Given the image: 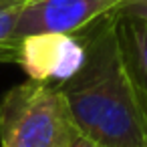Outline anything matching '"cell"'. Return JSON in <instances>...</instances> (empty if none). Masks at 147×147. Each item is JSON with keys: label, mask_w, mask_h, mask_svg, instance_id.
Returning <instances> with one entry per match:
<instances>
[{"label": "cell", "mask_w": 147, "mask_h": 147, "mask_svg": "<svg viewBox=\"0 0 147 147\" xmlns=\"http://www.w3.org/2000/svg\"><path fill=\"white\" fill-rule=\"evenodd\" d=\"M81 34L87 59L75 77L59 85L79 135L101 147H145L147 113L123 61L115 14Z\"/></svg>", "instance_id": "obj_1"}, {"label": "cell", "mask_w": 147, "mask_h": 147, "mask_svg": "<svg viewBox=\"0 0 147 147\" xmlns=\"http://www.w3.org/2000/svg\"><path fill=\"white\" fill-rule=\"evenodd\" d=\"M79 137L59 85L28 79L0 101V147H73Z\"/></svg>", "instance_id": "obj_2"}, {"label": "cell", "mask_w": 147, "mask_h": 147, "mask_svg": "<svg viewBox=\"0 0 147 147\" xmlns=\"http://www.w3.org/2000/svg\"><path fill=\"white\" fill-rule=\"evenodd\" d=\"M127 0H24L16 36L40 32L77 34L115 14Z\"/></svg>", "instance_id": "obj_3"}, {"label": "cell", "mask_w": 147, "mask_h": 147, "mask_svg": "<svg viewBox=\"0 0 147 147\" xmlns=\"http://www.w3.org/2000/svg\"><path fill=\"white\" fill-rule=\"evenodd\" d=\"M87 59V45L81 32H40L20 38L16 65L32 81L61 85L75 77Z\"/></svg>", "instance_id": "obj_4"}, {"label": "cell", "mask_w": 147, "mask_h": 147, "mask_svg": "<svg viewBox=\"0 0 147 147\" xmlns=\"http://www.w3.org/2000/svg\"><path fill=\"white\" fill-rule=\"evenodd\" d=\"M115 28L125 67L147 113V20L115 12Z\"/></svg>", "instance_id": "obj_5"}, {"label": "cell", "mask_w": 147, "mask_h": 147, "mask_svg": "<svg viewBox=\"0 0 147 147\" xmlns=\"http://www.w3.org/2000/svg\"><path fill=\"white\" fill-rule=\"evenodd\" d=\"M24 0H0V63H16L20 38L16 22Z\"/></svg>", "instance_id": "obj_6"}, {"label": "cell", "mask_w": 147, "mask_h": 147, "mask_svg": "<svg viewBox=\"0 0 147 147\" xmlns=\"http://www.w3.org/2000/svg\"><path fill=\"white\" fill-rule=\"evenodd\" d=\"M117 14L137 16V18L147 20V0H127V2L117 10Z\"/></svg>", "instance_id": "obj_7"}, {"label": "cell", "mask_w": 147, "mask_h": 147, "mask_svg": "<svg viewBox=\"0 0 147 147\" xmlns=\"http://www.w3.org/2000/svg\"><path fill=\"white\" fill-rule=\"evenodd\" d=\"M73 147H101V145H97L95 141H91V139H85V137H79L77 141H75V145Z\"/></svg>", "instance_id": "obj_8"}, {"label": "cell", "mask_w": 147, "mask_h": 147, "mask_svg": "<svg viewBox=\"0 0 147 147\" xmlns=\"http://www.w3.org/2000/svg\"><path fill=\"white\" fill-rule=\"evenodd\" d=\"M145 147H147V129H145Z\"/></svg>", "instance_id": "obj_9"}]
</instances>
